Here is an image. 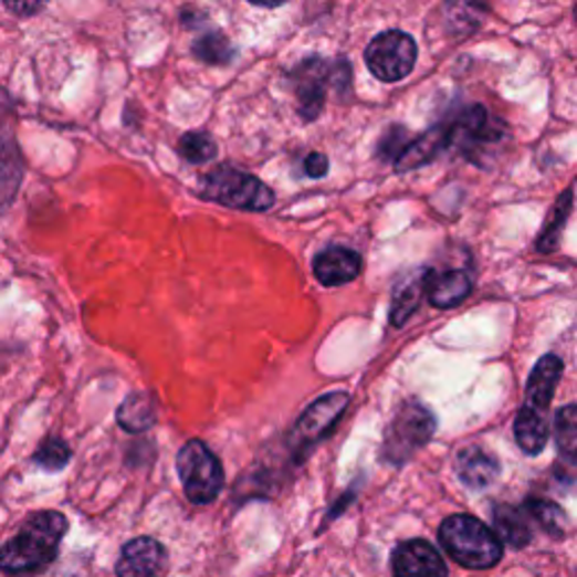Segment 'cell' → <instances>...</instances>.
<instances>
[{
    "label": "cell",
    "instance_id": "10",
    "mask_svg": "<svg viewBox=\"0 0 577 577\" xmlns=\"http://www.w3.org/2000/svg\"><path fill=\"white\" fill-rule=\"evenodd\" d=\"M392 577H447L442 555L422 539L403 542L392 553Z\"/></svg>",
    "mask_w": 577,
    "mask_h": 577
},
{
    "label": "cell",
    "instance_id": "14",
    "mask_svg": "<svg viewBox=\"0 0 577 577\" xmlns=\"http://www.w3.org/2000/svg\"><path fill=\"white\" fill-rule=\"evenodd\" d=\"M451 143V125H436L395 158L397 171H411L431 162Z\"/></svg>",
    "mask_w": 577,
    "mask_h": 577
},
{
    "label": "cell",
    "instance_id": "19",
    "mask_svg": "<svg viewBox=\"0 0 577 577\" xmlns=\"http://www.w3.org/2000/svg\"><path fill=\"white\" fill-rule=\"evenodd\" d=\"M118 422L129 433H143L151 429L156 422V407L151 397L145 392L129 395L118 409Z\"/></svg>",
    "mask_w": 577,
    "mask_h": 577
},
{
    "label": "cell",
    "instance_id": "28",
    "mask_svg": "<svg viewBox=\"0 0 577 577\" xmlns=\"http://www.w3.org/2000/svg\"><path fill=\"white\" fill-rule=\"evenodd\" d=\"M249 3L260 6V8H280L286 3V0H249Z\"/></svg>",
    "mask_w": 577,
    "mask_h": 577
},
{
    "label": "cell",
    "instance_id": "27",
    "mask_svg": "<svg viewBox=\"0 0 577 577\" xmlns=\"http://www.w3.org/2000/svg\"><path fill=\"white\" fill-rule=\"evenodd\" d=\"M329 171V160L325 154L321 151H312L307 158H305V175L312 177V179H323Z\"/></svg>",
    "mask_w": 577,
    "mask_h": 577
},
{
    "label": "cell",
    "instance_id": "17",
    "mask_svg": "<svg viewBox=\"0 0 577 577\" xmlns=\"http://www.w3.org/2000/svg\"><path fill=\"white\" fill-rule=\"evenodd\" d=\"M494 526H496V535H501L514 548H524L531 544L533 531L524 510L499 505L494 510Z\"/></svg>",
    "mask_w": 577,
    "mask_h": 577
},
{
    "label": "cell",
    "instance_id": "6",
    "mask_svg": "<svg viewBox=\"0 0 577 577\" xmlns=\"http://www.w3.org/2000/svg\"><path fill=\"white\" fill-rule=\"evenodd\" d=\"M418 62V43L401 30L377 34L366 48V66L379 82H399L407 77Z\"/></svg>",
    "mask_w": 577,
    "mask_h": 577
},
{
    "label": "cell",
    "instance_id": "21",
    "mask_svg": "<svg viewBox=\"0 0 577 577\" xmlns=\"http://www.w3.org/2000/svg\"><path fill=\"white\" fill-rule=\"evenodd\" d=\"M192 50L201 62H206L210 66H225V64L233 62V56H235L233 43H230L228 36H223L219 32H210V34L199 36L195 41Z\"/></svg>",
    "mask_w": 577,
    "mask_h": 577
},
{
    "label": "cell",
    "instance_id": "25",
    "mask_svg": "<svg viewBox=\"0 0 577 577\" xmlns=\"http://www.w3.org/2000/svg\"><path fill=\"white\" fill-rule=\"evenodd\" d=\"M71 460V449L64 440L54 438V440H48L36 453H34V463L39 468H43L45 472H60L69 465Z\"/></svg>",
    "mask_w": 577,
    "mask_h": 577
},
{
    "label": "cell",
    "instance_id": "20",
    "mask_svg": "<svg viewBox=\"0 0 577 577\" xmlns=\"http://www.w3.org/2000/svg\"><path fill=\"white\" fill-rule=\"evenodd\" d=\"M524 512L528 516V522L537 524L544 533L562 537L566 531V514L564 510L553 503V501H542V499H531L524 505Z\"/></svg>",
    "mask_w": 577,
    "mask_h": 577
},
{
    "label": "cell",
    "instance_id": "23",
    "mask_svg": "<svg viewBox=\"0 0 577 577\" xmlns=\"http://www.w3.org/2000/svg\"><path fill=\"white\" fill-rule=\"evenodd\" d=\"M570 201H573V192H570V190H566V192L557 199V203H555V208H553V212H550V219H548V223H546V228H544V233H542V238H539V244H537L539 251H553V249L557 246V240H559V235H562V228H564L566 217H568V212H570Z\"/></svg>",
    "mask_w": 577,
    "mask_h": 577
},
{
    "label": "cell",
    "instance_id": "22",
    "mask_svg": "<svg viewBox=\"0 0 577 577\" xmlns=\"http://www.w3.org/2000/svg\"><path fill=\"white\" fill-rule=\"evenodd\" d=\"M555 442L564 458L577 460V407H564L555 416Z\"/></svg>",
    "mask_w": 577,
    "mask_h": 577
},
{
    "label": "cell",
    "instance_id": "9",
    "mask_svg": "<svg viewBox=\"0 0 577 577\" xmlns=\"http://www.w3.org/2000/svg\"><path fill=\"white\" fill-rule=\"evenodd\" d=\"M348 401H350L348 392H329L312 403V407L296 422V427L292 431V440H288L298 455L303 451L312 449L321 438H325L334 429V424L343 416L345 407H348Z\"/></svg>",
    "mask_w": 577,
    "mask_h": 577
},
{
    "label": "cell",
    "instance_id": "4",
    "mask_svg": "<svg viewBox=\"0 0 577 577\" xmlns=\"http://www.w3.org/2000/svg\"><path fill=\"white\" fill-rule=\"evenodd\" d=\"M201 195L208 201L221 203L225 208L264 212L273 206L275 197L269 186H264L258 177L246 175L235 167H217L203 179Z\"/></svg>",
    "mask_w": 577,
    "mask_h": 577
},
{
    "label": "cell",
    "instance_id": "15",
    "mask_svg": "<svg viewBox=\"0 0 577 577\" xmlns=\"http://www.w3.org/2000/svg\"><path fill=\"white\" fill-rule=\"evenodd\" d=\"M458 474L468 487L483 490L499 476V463L492 453L481 447H468L458 455Z\"/></svg>",
    "mask_w": 577,
    "mask_h": 577
},
{
    "label": "cell",
    "instance_id": "24",
    "mask_svg": "<svg viewBox=\"0 0 577 577\" xmlns=\"http://www.w3.org/2000/svg\"><path fill=\"white\" fill-rule=\"evenodd\" d=\"M179 154L188 160V162H208L217 156V145L214 140L203 134V132H190L179 140Z\"/></svg>",
    "mask_w": 577,
    "mask_h": 577
},
{
    "label": "cell",
    "instance_id": "7",
    "mask_svg": "<svg viewBox=\"0 0 577 577\" xmlns=\"http://www.w3.org/2000/svg\"><path fill=\"white\" fill-rule=\"evenodd\" d=\"M433 431L436 418L431 416V411L418 407V403H409V407H403L390 422L386 431L384 453L392 463H403V460L411 458L420 447L429 442Z\"/></svg>",
    "mask_w": 577,
    "mask_h": 577
},
{
    "label": "cell",
    "instance_id": "13",
    "mask_svg": "<svg viewBox=\"0 0 577 577\" xmlns=\"http://www.w3.org/2000/svg\"><path fill=\"white\" fill-rule=\"evenodd\" d=\"M472 292V280L465 271H427V296L433 307L451 310L463 303Z\"/></svg>",
    "mask_w": 577,
    "mask_h": 577
},
{
    "label": "cell",
    "instance_id": "12",
    "mask_svg": "<svg viewBox=\"0 0 577 577\" xmlns=\"http://www.w3.org/2000/svg\"><path fill=\"white\" fill-rule=\"evenodd\" d=\"M364 269L361 255L345 246H329L314 260V273L325 286H340L353 282Z\"/></svg>",
    "mask_w": 577,
    "mask_h": 577
},
{
    "label": "cell",
    "instance_id": "3",
    "mask_svg": "<svg viewBox=\"0 0 577 577\" xmlns=\"http://www.w3.org/2000/svg\"><path fill=\"white\" fill-rule=\"evenodd\" d=\"M438 537L449 557L465 568L485 570L496 566L503 557L499 535L481 518L470 514H453L444 518Z\"/></svg>",
    "mask_w": 577,
    "mask_h": 577
},
{
    "label": "cell",
    "instance_id": "8",
    "mask_svg": "<svg viewBox=\"0 0 577 577\" xmlns=\"http://www.w3.org/2000/svg\"><path fill=\"white\" fill-rule=\"evenodd\" d=\"M292 80L296 86L298 113L303 115V120H316L325 106L327 86L336 82V64L321 60V56H307L294 69Z\"/></svg>",
    "mask_w": 577,
    "mask_h": 577
},
{
    "label": "cell",
    "instance_id": "5",
    "mask_svg": "<svg viewBox=\"0 0 577 577\" xmlns=\"http://www.w3.org/2000/svg\"><path fill=\"white\" fill-rule=\"evenodd\" d=\"M177 470L186 496L197 505L212 503L223 487V468L219 458L201 440H190L177 455Z\"/></svg>",
    "mask_w": 577,
    "mask_h": 577
},
{
    "label": "cell",
    "instance_id": "11",
    "mask_svg": "<svg viewBox=\"0 0 577 577\" xmlns=\"http://www.w3.org/2000/svg\"><path fill=\"white\" fill-rule=\"evenodd\" d=\"M167 568V550L151 537H138L123 548L115 566L118 577H160Z\"/></svg>",
    "mask_w": 577,
    "mask_h": 577
},
{
    "label": "cell",
    "instance_id": "2",
    "mask_svg": "<svg viewBox=\"0 0 577 577\" xmlns=\"http://www.w3.org/2000/svg\"><path fill=\"white\" fill-rule=\"evenodd\" d=\"M564 364L555 355H544L531 373L526 401L514 420V436L526 453L537 455L548 442V407L562 379Z\"/></svg>",
    "mask_w": 577,
    "mask_h": 577
},
{
    "label": "cell",
    "instance_id": "18",
    "mask_svg": "<svg viewBox=\"0 0 577 577\" xmlns=\"http://www.w3.org/2000/svg\"><path fill=\"white\" fill-rule=\"evenodd\" d=\"M424 292H427V271H420L416 277L403 280L395 288L392 310H390V321H392L395 327H399V325L409 321V316L418 310Z\"/></svg>",
    "mask_w": 577,
    "mask_h": 577
},
{
    "label": "cell",
    "instance_id": "26",
    "mask_svg": "<svg viewBox=\"0 0 577 577\" xmlns=\"http://www.w3.org/2000/svg\"><path fill=\"white\" fill-rule=\"evenodd\" d=\"M3 3L12 14L28 19V17H34L36 12H41L48 0H3Z\"/></svg>",
    "mask_w": 577,
    "mask_h": 577
},
{
    "label": "cell",
    "instance_id": "16",
    "mask_svg": "<svg viewBox=\"0 0 577 577\" xmlns=\"http://www.w3.org/2000/svg\"><path fill=\"white\" fill-rule=\"evenodd\" d=\"M487 0H444V19L455 36H468L481 28Z\"/></svg>",
    "mask_w": 577,
    "mask_h": 577
},
{
    "label": "cell",
    "instance_id": "1",
    "mask_svg": "<svg viewBox=\"0 0 577 577\" xmlns=\"http://www.w3.org/2000/svg\"><path fill=\"white\" fill-rule=\"evenodd\" d=\"M69 531V518L62 512H39L30 516L3 548L0 570L8 575L43 573L60 553V544Z\"/></svg>",
    "mask_w": 577,
    "mask_h": 577
}]
</instances>
